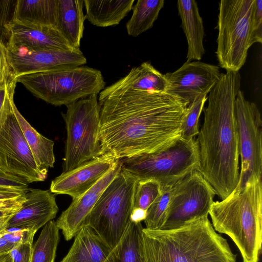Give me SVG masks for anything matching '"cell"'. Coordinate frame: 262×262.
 Instances as JSON below:
<instances>
[{
    "label": "cell",
    "instance_id": "obj_1",
    "mask_svg": "<svg viewBox=\"0 0 262 262\" xmlns=\"http://www.w3.org/2000/svg\"><path fill=\"white\" fill-rule=\"evenodd\" d=\"M101 156L116 160L164 148L181 136L187 105L166 93L103 89L98 98Z\"/></svg>",
    "mask_w": 262,
    "mask_h": 262
},
{
    "label": "cell",
    "instance_id": "obj_2",
    "mask_svg": "<svg viewBox=\"0 0 262 262\" xmlns=\"http://www.w3.org/2000/svg\"><path fill=\"white\" fill-rule=\"evenodd\" d=\"M241 87L239 72L221 74L207 97L204 122L196 140L200 172L222 200L236 188L239 146L234 104Z\"/></svg>",
    "mask_w": 262,
    "mask_h": 262
},
{
    "label": "cell",
    "instance_id": "obj_3",
    "mask_svg": "<svg viewBox=\"0 0 262 262\" xmlns=\"http://www.w3.org/2000/svg\"><path fill=\"white\" fill-rule=\"evenodd\" d=\"M145 262H236L226 239L207 217L169 230L142 231Z\"/></svg>",
    "mask_w": 262,
    "mask_h": 262
},
{
    "label": "cell",
    "instance_id": "obj_4",
    "mask_svg": "<svg viewBox=\"0 0 262 262\" xmlns=\"http://www.w3.org/2000/svg\"><path fill=\"white\" fill-rule=\"evenodd\" d=\"M209 214L214 230L229 236L243 262H258L262 243L261 179L251 178L242 188L213 202Z\"/></svg>",
    "mask_w": 262,
    "mask_h": 262
},
{
    "label": "cell",
    "instance_id": "obj_5",
    "mask_svg": "<svg viewBox=\"0 0 262 262\" xmlns=\"http://www.w3.org/2000/svg\"><path fill=\"white\" fill-rule=\"evenodd\" d=\"M14 79L36 97L55 106H68L98 95L105 85L100 71L85 66L23 75Z\"/></svg>",
    "mask_w": 262,
    "mask_h": 262
},
{
    "label": "cell",
    "instance_id": "obj_6",
    "mask_svg": "<svg viewBox=\"0 0 262 262\" xmlns=\"http://www.w3.org/2000/svg\"><path fill=\"white\" fill-rule=\"evenodd\" d=\"M256 0H221L218 14L216 54L220 66L238 72L256 42L253 12Z\"/></svg>",
    "mask_w": 262,
    "mask_h": 262
},
{
    "label": "cell",
    "instance_id": "obj_7",
    "mask_svg": "<svg viewBox=\"0 0 262 262\" xmlns=\"http://www.w3.org/2000/svg\"><path fill=\"white\" fill-rule=\"evenodd\" d=\"M121 161L122 170L138 180L154 179L161 186L173 185L198 170V146L194 138L180 136L164 148Z\"/></svg>",
    "mask_w": 262,
    "mask_h": 262
},
{
    "label": "cell",
    "instance_id": "obj_8",
    "mask_svg": "<svg viewBox=\"0 0 262 262\" xmlns=\"http://www.w3.org/2000/svg\"><path fill=\"white\" fill-rule=\"evenodd\" d=\"M138 181L121 169L84 221L83 226H90L112 248L119 243L131 221Z\"/></svg>",
    "mask_w": 262,
    "mask_h": 262
},
{
    "label": "cell",
    "instance_id": "obj_9",
    "mask_svg": "<svg viewBox=\"0 0 262 262\" xmlns=\"http://www.w3.org/2000/svg\"><path fill=\"white\" fill-rule=\"evenodd\" d=\"M67 106L66 113L62 114L67 130L62 172L101 156L98 95L81 99Z\"/></svg>",
    "mask_w": 262,
    "mask_h": 262
},
{
    "label": "cell",
    "instance_id": "obj_10",
    "mask_svg": "<svg viewBox=\"0 0 262 262\" xmlns=\"http://www.w3.org/2000/svg\"><path fill=\"white\" fill-rule=\"evenodd\" d=\"M234 112L241 159L236 188H242L253 177L261 179L262 120L256 104L246 100L241 90L236 97Z\"/></svg>",
    "mask_w": 262,
    "mask_h": 262
},
{
    "label": "cell",
    "instance_id": "obj_11",
    "mask_svg": "<svg viewBox=\"0 0 262 262\" xmlns=\"http://www.w3.org/2000/svg\"><path fill=\"white\" fill-rule=\"evenodd\" d=\"M216 193L198 170L173 186L166 220L161 230L178 228L191 221L207 217Z\"/></svg>",
    "mask_w": 262,
    "mask_h": 262
},
{
    "label": "cell",
    "instance_id": "obj_12",
    "mask_svg": "<svg viewBox=\"0 0 262 262\" xmlns=\"http://www.w3.org/2000/svg\"><path fill=\"white\" fill-rule=\"evenodd\" d=\"M0 168L27 183L43 181L47 176L37 166L12 106L0 130Z\"/></svg>",
    "mask_w": 262,
    "mask_h": 262
},
{
    "label": "cell",
    "instance_id": "obj_13",
    "mask_svg": "<svg viewBox=\"0 0 262 262\" xmlns=\"http://www.w3.org/2000/svg\"><path fill=\"white\" fill-rule=\"evenodd\" d=\"M7 52L14 79L23 75L82 66L87 62L80 49L31 50L7 47Z\"/></svg>",
    "mask_w": 262,
    "mask_h": 262
},
{
    "label": "cell",
    "instance_id": "obj_14",
    "mask_svg": "<svg viewBox=\"0 0 262 262\" xmlns=\"http://www.w3.org/2000/svg\"><path fill=\"white\" fill-rule=\"evenodd\" d=\"M167 88L165 93L190 105L200 96H207L219 81V67L200 61H186L173 72L165 74Z\"/></svg>",
    "mask_w": 262,
    "mask_h": 262
},
{
    "label": "cell",
    "instance_id": "obj_15",
    "mask_svg": "<svg viewBox=\"0 0 262 262\" xmlns=\"http://www.w3.org/2000/svg\"><path fill=\"white\" fill-rule=\"evenodd\" d=\"M107 156H100L79 166L62 172L51 182L50 191L70 195L75 200L90 189L118 163Z\"/></svg>",
    "mask_w": 262,
    "mask_h": 262
},
{
    "label": "cell",
    "instance_id": "obj_16",
    "mask_svg": "<svg viewBox=\"0 0 262 262\" xmlns=\"http://www.w3.org/2000/svg\"><path fill=\"white\" fill-rule=\"evenodd\" d=\"M119 160L103 178L79 198L73 200L70 206L62 212L55 222L66 241L73 238L83 226L84 221L99 197L121 170Z\"/></svg>",
    "mask_w": 262,
    "mask_h": 262
},
{
    "label": "cell",
    "instance_id": "obj_17",
    "mask_svg": "<svg viewBox=\"0 0 262 262\" xmlns=\"http://www.w3.org/2000/svg\"><path fill=\"white\" fill-rule=\"evenodd\" d=\"M55 195L50 191L29 188L20 209L7 223V228H29L37 231L58 212Z\"/></svg>",
    "mask_w": 262,
    "mask_h": 262
},
{
    "label": "cell",
    "instance_id": "obj_18",
    "mask_svg": "<svg viewBox=\"0 0 262 262\" xmlns=\"http://www.w3.org/2000/svg\"><path fill=\"white\" fill-rule=\"evenodd\" d=\"M6 46L7 48L21 47L31 50H78L73 48L57 28L16 21L10 27Z\"/></svg>",
    "mask_w": 262,
    "mask_h": 262
},
{
    "label": "cell",
    "instance_id": "obj_19",
    "mask_svg": "<svg viewBox=\"0 0 262 262\" xmlns=\"http://www.w3.org/2000/svg\"><path fill=\"white\" fill-rule=\"evenodd\" d=\"M74 237L60 262H117V247L111 248L90 226H83Z\"/></svg>",
    "mask_w": 262,
    "mask_h": 262
},
{
    "label": "cell",
    "instance_id": "obj_20",
    "mask_svg": "<svg viewBox=\"0 0 262 262\" xmlns=\"http://www.w3.org/2000/svg\"><path fill=\"white\" fill-rule=\"evenodd\" d=\"M177 6L187 42L186 61H200L205 52L203 45L205 29L197 2L179 0Z\"/></svg>",
    "mask_w": 262,
    "mask_h": 262
},
{
    "label": "cell",
    "instance_id": "obj_21",
    "mask_svg": "<svg viewBox=\"0 0 262 262\" xmlns=\"http://www.w3.org/2000/svg\"><path fill=\"white\" fill-rule=\"evenodd\" d=\"M167 81L165 74L149 62L133 68L124 77L104 89L107 91L139 90L165 93Z\"/></svg>",
    "mask_w": 262,
    "mask_h": 262
},
{
    "label": "cell",
    "instance_id": "obj_22",
    "mask_svg": "<svg viewBox=\"0 0 262 262\" xmlns=\"http://www.w3.org/2000/svg\"><path fill=\"white\" fill-rule=\"evenodd\" d=\"M14 21L58 29V0H17Z\"/></svg>",
    "mask_w": 262,
    "mask_h": 262
},
{
    "label": "cell",
    "instance_id": "obj_23",
    "mask_svg": "<svg viewBox=\"0 0 262 262\" xmlns=\"http://www.w3.org/2000/svg\"><path fill=\"white\" fill-rule=\"evenodd\" d=\"M135 0H84L86 18L100 27L118 25L132 10Z\"/></svg>",
    "mask_w": 262,
    "mask_h": 262
},
{
    "label": "cell",
    "instance_id": "obj_24",
    "mask_svg": "<svg viewBox=\"0 0 262 262\" xmlns=\"http://www.w3.org/2000/svg\"><path fill=\"white\" fill-rule=\"evenodd\" d=\"M12 109L24 136L40 171L47 175L48 169L53 167L55 161L53 141L39 133L22 116L14 101Z\"/></svg>",
    "mask_w": 262,
    "mask_h": 262
},
{
    "label": "cell",
    "instance_id": "obj_25",
    "mask_svg": "<svg viewBox=\"0 0 262 262\" xmlns=\"http://www.w3.org/2000/svg\"><path fill=\"white\" fill-rule=\"evenodd\" d=\"M83 0H58V29L75 49H80L86 19Z\"/></svg>",
    "mask_w": 262,
    "mask_h": 262
},
{
    "label": "cell",
    "instance_id": "obj_26",
    "mask_svg": "<svg viewBox=\"0 0 262 262\" xmlns=\"http://www.w3.org/2000/svg\"><path fill=\"white\" fill-rule=\"evenodd\" d=\"M164 0H138L126 24L128 35L137 37L151 29L164 6Z\"/></svg>",
    "mask_w": 262,
    "mask_h": 262
},
{
    "label": "cell",
    "instance_id": "obj_27",
    "mask_svg": "<svg viewBox=\"0 0 262 262\" xmlns=\"http://www.w3.org/2000/svg\"><path fill=\"white\" fill-rule=\"evenodd\" d=\"M141 222L130 221L117 245V262H145Z\"/></svg>",
    "mask_w": 262,
    "mask_h": 262
},
{
    "label": "cell",
    "instance_id": "obj_28",
    "mask_svg": "<svg viewBox=\"0 0 262 262\" xmlns=\"http://www.w3.org/2000/svg\"><path fill=\"white\" fill-rule=\"evenodd\" d=\"M59 229L54 221L46 224L32 246L31 262H54L59 241Z\"/></svg>",
    "mask_w": 262,
    "mask_h": 262
},
{
    "label": "cell",
    "instance_id": "obj_29",
    "mask_svg": "<svg viewBox=\"0 0 262 262\" xmlns=\"http://www.w3.org/2000/svg\"><path fill=\"white\" fill-rule=\"evenodd\" d=\"M174 184L161 186L160 194L146 211V216L143 221L146 228L150 230L162 228L166 220Z\"/></svg>",
    "mask_w": 262,
    "mask_h": 262
},
{
    "label": "cell",
    "instance_id": "obj_30",
    "mask_svg": "<svg viewBox=\"0 0 262 262\" xmlns=\"http://www.w3.org/2000/svg\"><path fill=\"white\" fill-rule=\"evenodd\" d=\"M207 100V96H200L187 107L181 124V137L191 139L198 135L199 118Z\"/></svg>",
    "mask_w": 262,
    "mask_h": 262
},
{
    "label": "cell",
    "instance_id": "obj_31",
    "mask_svg": "<svg viewBox=\"0 0 262 262\" xmlns=\"http://www.w3.org/2000/svg\"><path fill=\"white\" fill-rule=\"evenodd\" d=\"M161 186L156 180H138L134 196L133 209H147L160 194Z\"/></svg>",
    "mask_w": 262,
    "mask_h": 262
},
{
    "label": "cell",
    "instance_id": "obj_32",
    "mask_svg": "<svg viewBox=\"0 0 262 262\" xmlns=\"http://www.w3.org/2000/svg\"><path fill=\"white\" fill-rule=\"evenodd\" d=\"M17 0L0 1V36L6 45L8 42L10 29L15 20Z\"/></svg>",
    "mask_w": 262,
    "mask_h": 262
},
{
    "label": "cell",
    "instance_id": "obj_33",
    "mask_svg": "<svg viewBox=\"0 0 262 262\" xmlns=\"http://www.w3.org/2000/svg\"><path fill=\"white\" fill-rule=\"evenodd\" d=\"M36 231L29 228H5L0 233L7 242L14 244L25 243H33Z\"/></svg>",
    "mask_w": 262,
    "mask_h": 262
},
{
    "label": "cell",
    "instance_id": "obj_34",
    "mask_svg": "<svg viewBox=\"0 0 262 262\" xmlns=\"http://www.w3.org/2000/svg\"><path fill=\"white\" fill-rule=\"evenodd\" d=\"M16 83L9 66L6 44L0 36V88Z\"/></svg>",
    "mask_w": 262,
    "mask_h": 262
},
{
    "label": "cell",
    "instance_id": "obj_35",
    "mask_svg": "<svg viewBox=\"0 0 262 262\" xmlns=\"http://www.w3.org/2000/svg\"><path fill=\"white\" fill-rule=\"evenodd\" d=\"M16 83L0 88V130L12 108Z\"/></svg>",
    "mask_w": 262,
    "mask_h": 262
},
{
    "label": "cell",
    "instance_id": "obj_36",
    "mask_svg": "<svg viewBox=\"0 0 262 262\" xmlns=\"http://www.w3.org/2000/svg\"><path fill=\"white\" fill-rule=\"evenodd\" d=\"M32 246L31 243L15 245L10 251L13 262H31Z\"/></svg>",
    "mask_w": 262,
    "mask_h": 262
},
{
    "label": "cell",
    "instance_id": "obj_37",
    "mask_svg": "<svg viewBox=\"0 0 262 262\" xmlns=\"http://www.w3.org/2000/svg\"><path fill=\"white\" fill-rule=\"evenodd\" d=\"M28 184L24 180L8 173L0 168V186L28 191L29 189Z\"/></svg>",
    "mask_w": 262,
    "mask_h": 262
},
{
    "label": "cell",
    "instance_id": "obj_38",
    "mask_svg": "<svg viewBox=\"0 0 262 262\" xmlns=\"http://www.w3.org/2000/svg\"><path fill=\"white\" fill-rule=\"evenodd\" d=\"M254 31L257 42L262 41V0H256L253 12Z\"/></svg>",
    "mask_w": 262,
    "mask_h": 262
},
{
    "label": "cell",
    "instance_id": "obj_39",
    "mask_svg": "<svg viewBox=\"0 0 262 262\" xmlns=\"http://www.w3.org/2000/svg\"><path fill=\"white\" fill-rule=\"evenodd\" d=\"M25 200V194L15 199L0 200V211L15 212L21 207Z\"/></svg>",
    "mask_w": 262,
    "mask_h": 262
},
{
    "label": "cell",
    "instance_id": "obj_40",
    "mask_svg": "<svg viewBox=\"0 0 262 262\" xmlns=\"http://www.w3.org/2000/svg\"><path fill=\"white\" fill-rule=\"evenodd\" d=\"M28 191L0 186V200L15 199L24 196Z\"/></svg>",
    "mask_w": 262,
    "mask_h": 262
},
{
    "label": "cell",
    "instance_id": "obj_41",
    "mask_svg": "<svg viewBox=\"0 0 262 262\" xmlns=\"http://www.w3.org/2000/svg\"><path fill=\"white\" fill-rule=\"evenodd\" d=\"M146 216V211L140 209L133 210L130 220L134 222H141L143 221Z\"/></svg>",
    "mask_w": 262,
    "mask_h": 262
},
{
    "label": "cell",
    "instance_id": "obj_42",
    "mask_svg": "<svg viewBox=\"0 0 262 262\" xmlns=\"http://www.w3.org/2000/svg\"><path fill=\"white\" fill-rule=\"evenodd\" d=\"M14 246L5 240L0 233V254L9 252Z\"/></svg>",
    "mask_w": 262,
    "mask_h": 262
},
{
    "label": "cell",
    "instance_id": "obj_43",
    "mask_svg": "<svg viewBox=\"0 0 262 262\" xmlns=\"http://www.w3.org/2000/svg\"><path fill=\"white\" fill-rule=\"evenodd\" d=\"M0 262H13L10 252L0 254Z\"/></svg>",
    "mask_w": 262,
    "mask_h": 262
},
{
    "label": "cell",
    "instance_id": "obj_44",
    "mask_svg": "<svg viewBox=\"0 0 262 262\" xmlns=\"http://www.w3.org/2000/svg\"><path fill=\"white\" fill-rule=\"evenodd\" d=\"M11 216L0 220V232L7 227V221Z\"/></svg>",
    "mask_w": 262,
    "mask_h": 262
},
{
    "label": "cell",
    "instance_id": "obj_45",
    "mask_svg": "<svg viewBox=\"0 0 262 262\" xmlns=\"http://www.w3.org/2000/svg\"><path fill=\"white\" fill-rule=\"evenodd\" d=\"M15 212L0 211V220L6 219V218L12 215Z\"/></svg>",
    "mask_w": 262,
    "mask_h": 262
}]
</instances>
